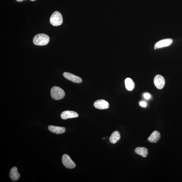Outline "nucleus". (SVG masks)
Wrapping results in <instances>:
<instances>
[{
    "mask_svg": "<svg viewBox=\"0 0 182 182\" xmlns=\"http://www.w3.org/2000/svg\"><path fill=\"white\" fill-rule=\"evenodd\" d=\"M144 97L146 99H149L151 97V95L149 93H146L144 94Z\"/></svg>",
    "mask_w": 182,
    "mask_h": 182,
    "instance_id": "obj_16",
    "label": "nucleus"
},
{
    "mask_svg": "<svg viewBox=\"0 0 182 182\" xmlns=\"http://www.w3.org/2000/svg\"><path fill=\"white\" fill-rule=\"evenodd\" d=\"M125 84L126 89L128 91H132L135 87L134 82L129 78H126L125 79Z\"/></svg>",
    "mask_w": 182,
    "mask_h": 182,
    "instance_id": "obj_13",
    "label": "nucleus"
},
{
    "mask_svg": "<svg viewBox=\"0 0 182 182\" xmlns=\"http://www.w3.org/2000/svg\"><path fill=\"white\" fill-rule=\"evenodd\" d=\"M140 105L141 107H146L147 104L145 102H144V101H142V102L140 103Z\"/></svg>",
    "mask_w": 182,
    "mask_h": 182,
    "instance_id": "obj_17",
    "label": "nucleus"
},
{
    "mask_svg": "<svg viewBox=\"0 0 182 182\" xmlns=\"http://www.w3.org/2000/svg\"><path fill=\"white\" fill-rule=\"evenodd\" d=\"M50 40V37L47 35L44 34H36L34 37L33 42L35 45L42 46L48 44Z\"/></svg>",
    "mask_w": 182,
    "mask_h": 182,
    "instance_id": "obj_1",
    "label": "nucleus"
},
{
    "mask_svg": "<svg viewBox=\"0 0 182 182\" xmlns=\"http://www.w3.org/2000/svg\"><path fill=\"white\" fill-rule=\"evenodd\" d=\"M160 137V132L158 131H155L148 138V140L151 143H156L159 140Z\"/></svg>",
    "mask_w": 182,
    "mask_h": 182,
    "instance_id": "obj_12",
    "label": "nucleus"
},
{
    "mask_svg": "<svg viewBox=\"0 0 182 182\" xmlns=\"http://www.w3.org/2000/svg\"><path fill=\"white\" fill-rule=\"evenodd\" d=\"M16 1L18 2H22L24 1V0H16Z\"/></svg>",
    "mask_w": 182,
    "mask_h": 182,
    "instance_id": "obj_18",
    "label": "nucleus"
},
{
    "mask_svg": "<svg viewBox=\"0 0 182 182\" xmlns=\"http://www.w3.org/2000/svg\"><path fill=\"white\" fill-rule=\"evenodd\" d=\"M9 176L12 180L13 181L18 180L20 176V174L18 171V169L16 167H12L10 171Z\"/></svg>",
    "mask_w": 182,
    "mask_h": 182,
    "instance_id": "obj_11",
    "label": "nucleus"
},
{
    "mask_svg": "<svg viewBox=\"0 0 182 182\" xmlns=\"http://www.w3.org/2000/svg\"><path fill=\"white\" fill-rule=\"evenodd\" d=\"M63 75L67 79L73 82L80 83L82 81V79L80 77L70 73L64 72Z\"/></svg>",
    "mask_w": 182,
    "mask_h": 182,
    "instance_id": "obj_7",
    "label": "nucleus"
},
{
    "mask_svg": "<svg viewBox=\"0 0 182 182\" xmlns=\"http://www.w3.org/2000/svg\"><path fill=\"white\" fill-rule=\"evenodd\" d=\"M62 161L63 165L67 168L72 169L75 167L76 164L67 154L63 156Z\"/></svg>",
    "mask_w": 182,
    "mask_h": 182,
    "instance_id": "obj_4",
    "label": "nucleus"
},
{
    "mask_svg": "<svg viewBox=\"0 0 182 182\" xmlns=\"http://www.w3.org/2000/svg\"><path fill=\"white\" fill-rule=\"evenodd\" d=\"M51 95L53 99L58 100L64 98L65 93L64 91L61 88L55 86L51 88Z\"/></svg>",
    "mask_w": 182,
    "mask_h": 182,
    "instance_id": "obj_2",
    "label": "nucleus"
},
{
    "mask_svg": "<svg viewBox=\"0 0 182 182\" xmlns=\"http://www.w3.org/2000/svg\"><path fill=\"white\" fill-rule=\"evenodd\" d=\"M30 1H36V0H30Z\"/></svg>",
    "mask_w": 182,
    "mask_h": 182,
    "instance_id": "obj_19",
    "label": "nucleus"
},
{
    "mask_svg": "<svg viewBox=\"0 0 182 182\" xmlns=\"http://www.w3.org/2000/svg\"><path fill=\"white\" fill-rule=\"evenodd\" d=\"M154 83L156 87L159 90H161L165 85V80L162 76L158 75L156 76L154 79Z\"/></svg>",
    "mask_w": 182,
    "mask_h": 182,
    "instance_id": "obj_5",
    "label": "nucleus"
},
{
    "mask_svg": "<svg viewBox=\"0 0 182 182\" xmlns=\"http://www.w3.org/2000/svg\"><path fill=\"white\" fill-rule=\"evenodd\" d=\"M79 114L77 112L73 111H65L62 112L61 114V117L63 120L77 117Z\"/></svg>",
    "mask_w": 182,
    "mask_h": 182,
    "instance_id": "obj_9",
    "label": "nucleus"
},
{
    "mask_svg": "<svg viewBox=\"0 0 182 182\" xmlns=\"http://www.w3.org/2000/svg\"><path fill=\"white\" fill-rule=\"evenodd\" d=\"M120 134L118 131H115L111 135L109 138L110 141L111 143H116L120 140Z\"/></svg>",
    "mask_w": 182,
    "mask_h": 182,
    "instance_id": "obj_14",
    "label": "nucleus"
},
{
    "mask_svg": "<svg viewBox=\"0 0 182 182\" xmlns=\"http://www.w3.org/2000/svg\"><path fill=\"white\" fill-rule=\"evenodd\" d=\"M94 107L98 109H107L109 107V103L106 101L103 100H98L94 103Z\"/></svg>",
    "mask_w": 182,
    "mask_h": 182,
    "instance_id": "obj_8",
    "label": "nucleus"
},
{
    "mask_svg": "<svg viewBox=\"0 0 182 182\" xmlns=\"http://www.w3.org/2000/svg\"><path fill=\"white\" fill-rule=\"evenodd\" d=\"M135 151L136 153L143 157H146L148 154V149L145 148H136Z\"/></svg>",
    "mask_w": 182,
    "mask_h": 182,
    "instance_id": "obj_15",
    "label": "nucleus"
},
{
    "mask_svg": "<svg viewBox=\"0 0 182 182\" xmlns=\"http://www.w3.org/2000/svg\"><path fill=\"white\" fill-rule=\"evenodd\" d=\"M48 129L51 132L57 134L64 133L65 131V128L60 126L49 125L48 127Z\"/></svg>",
    "mask_w": 182,
    "mask_h": 182,
    "instance_id": "obj_10",
    "label": "nucleus"
},
{
    "mask_svg": "<svg viewBox=\"0 0 182 182\" xmlns=\"http://www.w3.org/2000/svg\"><path fill=\"white\" fill-rule=\"evenodd\" d=\"M63 21L62 15L58 11L54 12L50 17V23L54 26H59L61 25Z\"/></svg>",
    "mask_w": 182,
    "mask_h": 182,
    "instance_id": "obj_3",
    "label": "nucleus"
},
{
    "mask_svg": "<svg viewBox=\"0 0 182 182\" xmlns=\"http://www.w3.org/2000/svg\"><path fill=\"white\" fill-rule=\"evenodd\" d=\"M172 42L173 40L171 39H166L161 40L156 43L154 49H156L169 46Z\"/></svg>",
    "mask_w": 182,
    "mask_h": 182,
    "instance_id": "obj_6",
    "label": "nucleus"
}]
</instances>
